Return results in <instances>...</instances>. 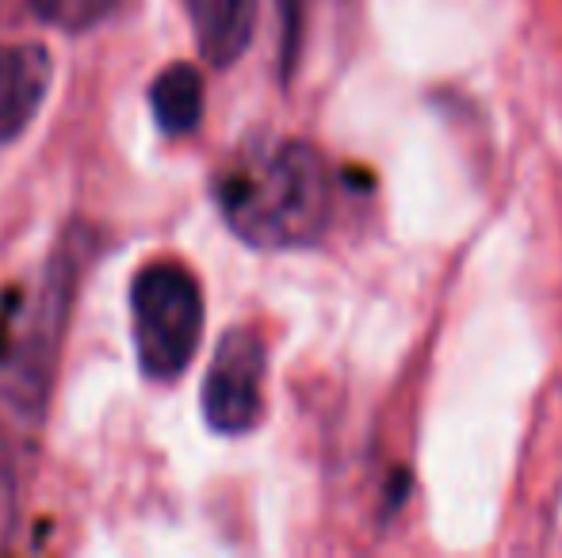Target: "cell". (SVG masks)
<instances>
[{
    "mask_svg": "<svg viewBox=\"0 0 562 558\" xmlns=\"http://www.w3.org/2000/svg\"><path fill=\"white\" fill-rule=\"evenodd\" d=\"M211 192L234 238L265 253L318 246L334 223V172L322 149L303 138L265 135L237 146Z\"/></svg>",
    "mask_w": 562,
    "mask_h": 558,
    "instance_id": "cell-1",
    "label": "cell"
},
{
    "mask_svg": "<svg viewBox=\"0 0 562 558\" xmlns=\"http://www.w3.org/2000/svg\"><path fill=\"white\" fill-rule=\"evenodd\" d=\"M97 257L89 226H69L31 287L0 295V390L15 413L38 418L58 375L61 341L85 269Z\"/></svg>",
    "mask_w": 562,
    "mask_h": 558,
    "instance_id": "cell-2",
    "label": "cell"
},
{
    "mask_svg": "<svg viewBox=\"0 0 562 558\" xmlns=\"http://www.w3.org/2000/svg\"><path fill=\"white\" fill-rule=\"evenodd\" d=\"M203 287L188 264L161 257L131 283V337L138 367L154 383H177L203 341Z\"/></svg>",
    "mask_w": 562,
    "mask_h": 558,
    "instance_id": "cell-3",
    "label": "cell"
},
{
    "mask_svg": "<svg viewBox=\"0 0 562 558\" xmlns=\"http://www.w3.org/2000/svg\"><path fill=\"white\" fill-rule=\"evenodd\" d=\"M268 349L257 329L237 326L223 333L203 375V418L223 436H245L265 418Z\"/></svg>",
    "mask_w": 562,
    "mask_h": 558,
    "instance_id": "cell-4",
    "label": "cell"
},
{
    "mask_svg": "<svg viewBox=\"0 0 562 558\" xmlns=\"http://www.w3.org/2000/svg\"><path fill=\"white\" fill-rule=\"evenodd\" d=\"M54 84V58L43 43H0V146L23 138Z\"/></svg>",
    "mask_w": 562,
    "mask_h": 558,
    "instance_id": "cell-5",
    "label": "cell"
},
{
    "mask_svg": "<svg viewBox=\"0 0 562 558\" xmlns=\"http://www.w3.org/2000/svg\"><path fill=\"white\" fill-rule=\"evenodd\" d=\"M203 61L229 69L252 43L260 0H184Z\"/></svg>",
    "mask_w": 562,
    "mask_h": 558,
    "instance_id": "cell-6",
    "label": "cell"
},
{
    "mask_svg": "<svg viewBox=\"0 0 562 558\" xmlns=\"http://www.w3.org/2000/svg\"><path fill=\"white\" fill-rule=\"evenodd\" d=\"M149 107L157 127L169 138H184L203 119V73L192 61H172L154 84H149Z\"/></svg>",
    "mask_w": 562,
    "mask_h": 558,
    "instance_id": "cell-7",
    "label": "cell"
},
{
    "mask_svg": "<svg viewBox=\"0 0 562 558\" xmlns=\"http://www.w3.org/2000/svg\"><path fill=\"white\" fill-rule=\"evenodd\" d=\"M27 4L43 23L81 35V31H92L104 20H112L123 8V0H27Z\"/></svg>",
    "mask_w": 562,
    "mask_h": 558,
    "instance_id": "cell-8",
    "label": "cell"
},
{
    "mask_svg": "<svg viewBox=\"0 0 562 558\" xmlns=\"http://www.w3.org/2000/svg\"><path fill=\"white\" fill-rule=\"evenodd\" d=\"M15 521H20V475H15V455L8 444V432L0 424V551L12 544Z\"/></svg>",
    "mask_w": 562,
    "mask_h": 558,
    "instance_id": "cell-9",
    "label": "cell"
},
{
    "mask_svg": "<svg viewBox=\"0 0 562 558\" xmlns=\"http://www.w3.org/2000/svg\"><path fill=\"white\" fill-rule=\"evenodd\" d=\"M283 15V73L291 77L299 61V43H303V12H306V0H276Z\"/></svg>",
    "mask_w": 562,
    "mask_h": 558,
    "instance_id": "cell-10",
    "label": "cell"
}]
</instances>
